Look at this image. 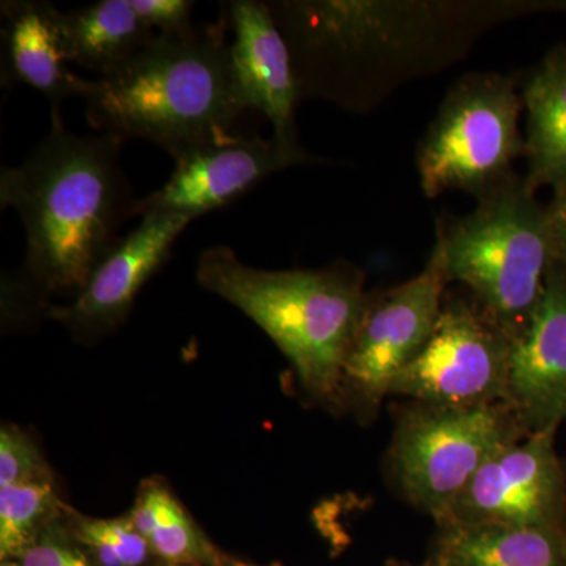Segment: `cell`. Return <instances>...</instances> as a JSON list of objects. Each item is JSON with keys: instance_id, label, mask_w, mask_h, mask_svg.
Returning a JSON list of instances; mask_svg holds the SVG:
<instances>
[{"instance_id": "cell-1", "label": "cell", "mask_w": 566, "mask_h": 566, "mask_svg": "<svg viewBox=\"0 0 566 566\" xmlns=\"http://www.w3.org/2000/svg\"><path fill=\"white\" fill-rule=\"evenodd\" d=\"M301 98L367 114L409 82L463 62L504 22L566 11L547 0H274Z\"/></svg>"}, {"instance_id": "cell-2", "label": "cell", "mask_w": 566, "mask_h": 566, "mask_svg": "<svg viewBox=\"0 0 566 566\" xmlns=\"http://www.w3.org/2000/svg\"><path fill=\"white\" fill-rule=\"evenodd\" d=\"M51 117V132L31 155L0 172V207L20 216L33 289L76 297L122 240L118 229L136 218L139 199L122 169V140L77 136L61 111Z\"/></svg>"}, {"instance_id": "cell-3", "label": "cell", "mask_w": 566, "mask_h": 566, "mask_svg": "<svg viewBox=\"0 0 566 566\" xmlns=\"http://www.w3.org/2000/svg\"><path fill=\"white\" fill-rule=\"evenodd\" d=\"M80 98L92 128L151 142L172 156L229 139L244 106L221 24L189 40H155L109 76L84 80Z\"/></svg>"}, {"instance_id": "cell-4", "label": "cell", "mask_w": 566, "mask_h": 566, "mask_svg": "<svg viewBox=\"0 0 566 566\" xmlns=\"http://www.w3.org/2000/svg\"><path fill=\"white\" fill-rule=\"evenodd\" d=\"M196 279L262 327L308 394L337 400L345 357L370 301L363 271L348 263L259 270L233 249L214 245L200 253Z\"/></svg>"}, {"instance_id": "cell-5", "label": "cell", "mask_w": 566, "mask_h": 566, "mask_svg": "<svg viewBox=\"0 0 566 566\" xmlns=\"http://www.w3.org/2000/svg\"><path fill=\"white\" fill-rule=\"evenodd\" d=\"M535 193L516 177L479 200L474 211L436 226L449 281L468 286L512 337L534 314L557 262L547 208Z\"/></svg>"}, {"instance_id": "cell-6", "label": "cell", "mask_w": 566, "mask_h": 566, "mask_svg": "<svg viewBox=\"0 0 566 566\" xmlns=\"http://www.w3.org/2000/svg\"><path fill=\"white\" fill-rule=\"evenodd\" d=\"M523 96L512 77L469 73L439 104L417 148V174L424 197L461 191L476 202L512 181L526 158L520 129Z\"/></svg>"}, {"instance_id": "cell-7", "label": "cell", "mask_w": 566, "mask_h": 566, "mask_svg": "<svg viewBox=\"0 0 566 566\" xmlns=\"http://www.w3.org/2000/svg\"><path fill=\"white\" fill-rule=\"evenodd\" d=\"M523 433L505 403L417 405L395 431L394 474L406 497L439 524L480 468Z\"/></svg>"}, {"instance_id": "cell-8", "label": "cell", "mask_w": 566, "mask_h": 566, "mask_svg": "<svg viewBox=\"0 0 566 566\" xmlns=\"http://www.w3.org/2000/svg\"><path fill=\"white\" fill-rule=\"evenodd\" d=\"M512 345V334L479 304L446 300L433 333L389 395L457 408L504 403Z\"/></svg>"}, {"instance_id": "cell-9", "label": "cell", "mask_w": 566, "mask_h": 566, "mask_svg": "<svg viewBox=\"0 0 566 566\" xmlns=\"http://www.w3.org/2000/svg\"><path fill=\"white\" fill-rule=\"evenodd\" d=\"M449 283L444 245L436 234L428 262L416 277L368 301L345 357L337 398L375 408L389 395L395 378L433 333Z\"/></svg>"}, {"instance_id": "cell-10", "label": "cell", "mask_w": 566, "mask_h": 566, "mask_svg": "<svg viewBox=\"0 0 566 566\" xmlns=\"http://www.w3.org/2000/svg\"><path fill=\"white\" fill-rule=\"evenodd\" d=\"M557 428L509 442L480 468L439 527L564 526L566 485L556 453Z\"/></svg>"}, {"instance_id": "cell-11", "label": "cell", "mask_w": 566, "mask_h": 566, "mask_svg": "<svg viewBox=\"0 0 566 566\" xmlns=\"http://www.w3.org/2000/svg\"><path fill=\"white\" fill-rule=\"evenodd\" d=\"M319 163L303 147H285L271 137L241 136L205 145L175 159L169 181L139 199L136 218L150 214L200 216L229 207L271 175Z\"/></svg>"}, {"instance_id": "cell-12", "label": "cell", "mask_w": 566, "mask_h": 566, "mask_svg": "<svg viewBox=\"0 0 566 566\" xmlns=\"http://www.w3.org/2000/svg\"><path fill=\"white\" fill-rule=\"evenodd\" d=\"M193 219L182 214H150L93 271L87 285L69 305L52 307L50 316L80 338H98L120 326L134 301L172 255L178 237Z\"/></svg>"}, {"instance_id": "cell-13", "label": "cell", "mask_w": 566, "mask_h": 566, "mask_svg": "<svg viewBox=\"0 0 566 566\" xmlns=\"http://www.w3.org/2000/svg\"><path fill=\"white\" fill-rule=\"evenodd\" d=\"M504 403L526 433L566 420V266L554 263L534 314L513 337Z\"/></svg>"}, {"instance_id": "cell-14", "label": "cell", "mask_w": 566, "mask_h": 566, "mask_svg": "<svg viewBox=\"0 0 566 566\" xmlns=\"http://www.w3.org/2000/svg\"><path fill=\"white\" fill-rule=\"evenodd\" d=\"M226 6L234 35L230 43L234 82L244 109L263 112L273 125L274 139L285 147H301L296 109L303 98L270 3L233 0Z\"/></svg>"}, {"instance_id": "cell-15", "label": "cell", "mask_w": 566, "mask_h": 566, "mask_svg": "<svg viewBox=\"0 0 566 566\" xmlns=\"http://www.w3.org/2000/svg\"><path fill=\"white\" fill-rule=\"evenodd\" d=\"M2 17V87L28 85L46 96L51 111L81 96L84 80L70 70L63 11L46 0H7Z\"/></svg>"}, {"instance_id": "cell-16", "label": "cell", "mask_w": 566, "mask_h": 566, "mask_svg": "<svg viewBox=\"0 0 566 566\" xmlns=\"http://www.w3.org/2000/svg\"><path fill=\"white\" fill-rule=\"evenodd\" d=\"M427 566H566V527L450 524Z\"/></svg>"}, {"instance_id": "cell-17", "label": "cell", "mask_w": 566, "mask_h": 566, "mask_svg": "<svg viewBox=\"0 0 566 566\" xmlns=\"http://www.w3.org/2000/svg\"><path fill=\"white\" fill-rule=\"evenodd\" d=\"M521 96L527 112V188L566 185V46L539 62Z\"/></svg>"}, {"instance_id": "cell-18", "label": "cell", "mask_w": 566, "mask_h": 566, "mask_svg": "<svg viewBox=\"0 0 566 566\" xmlns=\"http://www.w3.org/2000/svg\"><path fill=\"white\" fill-rule=\"evenodd\" d=\"M63 32L70 62L95 71L98 77L120 70L156 39L132 0H99L63 11Z\"/></svg>"}, {"instance_id": "cell-19", "label": "cell", "mask_w": 566, "mask_h": 566, "mask_svg": "<svg viewBox=\"0 0 566 566\" xmlns=\"http://www.w3.org/2000/svg\"><path fill=\"white\" fill-rule=\"evenodd\" d=\"M128 515L156 560L214 566L221 556L161 476L140 483Z\"/></svg>"}, {"instance_id": "cell-20", "label": "cell", "mask_w": 566, "mask_h": 566, "mask_svg": "<svg viewBox=\"0 0 566 566\" xmlns=\"http://www.w3.org/2000/svg\"><path fill=\"white\" fill-rule=\"evenodd\" d=\"M65 505L55 479L0 488V562L20 560L29 546L61 520Z\"/></svg>"}, {"instance_id": "cell-21", "label": "cell", "mask_w": 566, "mask_h": 566, "mask_svg": "<svg viewBox=\"0 0 566 566\" xmlns=\"http://www.w3.org/2000/svg\"><path fill=\"white\" fill-rule=\"evenodd\" d=\"M63 521L96 566H151L156 562L128 513L118 517H93L66 504Z\"/></svg>"}, {"instance_id": "cell-22", "label": "cell", "mask_w": 566, "mask_h": 566, "mask_svg": "<svg viewBox=\"0 0 566 566\" xmlns=\"http://www.w3.org/2000/svg\"><path fill=\"white\" fill-rule=\"evenodd\" d=\"M54 480L31 436L13 423L0 428V488Z\"/></svg>"}, {"instance_id": "cell-23", "label": "cell", "mask_w": 566, "mask_h": 566, "mask_svg": "<svg viewBox=\"0 0 566 566\" xmlns=\"http://www.w3.org/2000/svg\"><path fill=\"white\" fill-rule=\"evenodd\" d=\"M132 6L156 36L189 40L199 32L192 22V0H132Z\"/></svg>"}, {"instance_id": "cell-24", "label": "cell", "mask_w": 566, "mask_h": 566, "mask_svg": "<svg viewBox=\"0 0 566 566\" xmlns=\"http://www.w3.org/2000/svg\"><path fill=\"white\" fill-rule=\"evenodd\" d=\"M18 562L21 566H96L71 536L63 516L51 524Z\"/></svg>"}, {"instance_id": "cell-25", "label": "cell", "mask_w": 566, "mask_h": 566, "mask_svg": "<svg viewBox=\"0 0 566 566\" xmlns=\"http://www.w3.org/2000/svg\"><path fill=\"white\" fill-rule=\"evenodd\" d=\"M546 208L557 262L564 263L566 266V185L554 188L553 200L546 205Z\"/></svg>"}, {"instance_id": "cell-26", "label": "cell", "mask_w": 566, "mask_h": 566, "mask_svg": "<svg viewBox=\"0 0 566 566\" xmlns=\"http://www.w3.org/2000/svg\"><path fill=\"white\" fill-rule=\"evenodd\" d=\"M214 566H256L251 562L241 560V558L230 556V554L221 553V556L216 560Z\"/></svg>"}, {"instance_id": "cell-27", "label": "cell", "mask_w": 566, "mask_h": 566, "mask_svg": "<svg viewBox=\"0 0 566 566\" xmlns=\"http://www.w3.org/2000/svg\"><path fill=\"white\" fill-rule=\"evenodd\" d=\"M151 566H202V565H192V564H174V562H163L156 560Z\"/></svg>"}, {"instance_id": "cell-28", "label": "cell", "mask_w": 566, "mask_h": 566, "mask_svg": "<svg viewBox=\"0 0 566 566\" xmlns=\"http://www.w3.org/2000/svg\"><path fill=\"white\" fill-rule=\"evenodd\" d=\"M0 566H21L18 560H2L0 562Z\"/></svg>"}, {"instance_id": "cell-29", "label": "cell", "mask_w": 566, "mask_h": 566, "mask_svg": "<svg viewBox=\"0 0 566 566\" xmlns=\"http://www.w3.org/2000/svg\"><path fill=\"white\" fill-rule=\"evenodd\" d=\"M270 566H283V565H281V564H273V565H270ZM424 566H427V565H424Z\"/></svg>"}]
</instances>
